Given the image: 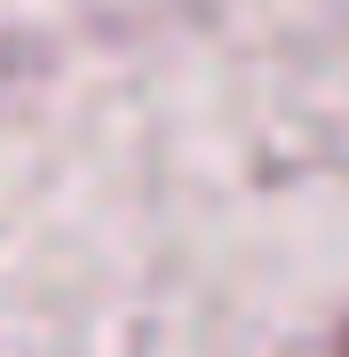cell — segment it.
<instances>
[{
  "instance_id": "1",
  "label": "cell",
  "mask_w": 349,
  "mask_h": 357,
  "mask_svg": "<svg viewBox=\"0 0 349 357\" xmlns=\"http://www.w3.org/2000/svg\"><path fill=\"white\" fill-rule=\"evenodd\" d=\"M341 357H349V342H341Z\"/></svg>"
}]
</instances>
